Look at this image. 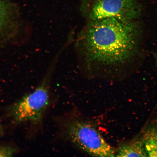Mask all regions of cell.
<instances>
[{"label":"cell","instance_id":"7","mask_svg":"<svg viewBox=\"0 0 157 157\" xmlns=\"http://www.w3.org/2000/svg\"><path fill=\"white\" fill-rule=\"evenodd\" d=\"M17 152V149L10 146H0V157H11Z\"/></svg>","mask_w":157,"mask_h":157},{"label":"cell","instance_id":"5","mask_svg":"<svg viewBox=\"0 0 157 157\" xmlns=\"http://www.w3.org/2000/svg\"><path fill=\"white\" fill-rule=\"evenodd\" d=\"M17 10L14 6L6 0H0V36L7 40L18 25Z\"/></svg>","mask_w":157,"mask_h":157},{"label":"cell","instance_id":"1","mask_svg":"<svg viewBox=\"0 0 157 157\" xmlns=\"http://www.w3.org/2000/svg\"><path fill=\"white\" fill-rule=\"evenodd\" d=\"M141 36L135 20L107 18L88 21L78 44L90 69L112 74L137 56Z\"/></svg>","mask_w":157,"mask_h":157},{"label":"cell","instance_id":"6","mask_svg":"<svg viewBox=\"0 0 157 157\" xmlns=\"http://www.w3.org/2000/svg\"><path fill=\"white\" fill-rule=\"evenodd\" d=\"M143 153L137 143H123L116 150V156H143Z\"/></svg>","mask_w":157,"mask_h":157},{"label":"cell","instance_id":"8","mask_svg":"<svg viewBox=\"0 0 157 157\" xmlns=\"http://www.w3.org/2000/svg\"><path fill=\"white\" fill-rule=\"evenodd\" d=\"M3 130L2 127L1 123H0V134L2 135L3 134Z\"/></svg>","mask_w":157,"mask_h":157},{"label":"cell","instance_id":"4","mask_svg":"<svg viewBox=\"0 0 157 157\" xmlns=\"http://www.w3.org/2000/svg\"><path fill=\"white\" fill-rule=\"evenodd\" d=\"M80 9L88 21L107 18L135 21L141 13L137 0H82Z\"/></svg>","mask_w":157,"mask_h":157},{"label":"cell","instance_id":"2","mask_svg":"<svg viewBox=\"0 0 157 157\" xmlns=\"http://www.w3.org/2000/svg\"><path fill=\"white\" fill-rule=\"evenodd\" d=\"M61 129L64 138L82 151L93 156H116L115 149L93 124L83 117L76 114L64 117Z\"/></svg>","mask_w":157,"mask_h":157},{"label":"cell","instance_id":"3","mask_svg":"<svg viewBox=\"0 0 157 157\" xmlns=\"http://www.w3.org/2000/svg\"><path fill=\"white\" fill-rule=\"evenodd\" d=\"M51 72L49 71L36 89L7 108V116L16 124L42 122L51 100Z\"/></svg>","mask_w":157,"mask_h":157}]
</instances>
